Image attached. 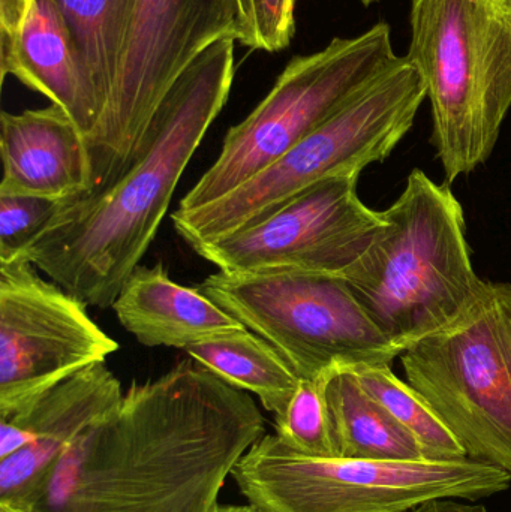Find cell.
<instances>
[{
  "label": "cell",
  "mask_w": 511,
  "mask_h": 512,
  "mask_svg": "<svg viewBox=\"0 0 511 512\" xmlns=\"http://www.w3.org/2000/svg\"><path fill=\"white\" fill-rule=\"evenodd\" d=\"M0 195L69 201L92 189L86 135L57 105L0 116Z\"/></svg>",
  "instance_id": "obj_14"
},
{
  "label": "cell",
  "mask_w": 511,
  "mask_h": 512,
  "mask_svg": "<svg viewBox=\"0 0 511 512\" xmlns=\"http://www.w3.org/2000/svg\"><path fill=\"white\" fill-rule=\"evenodd\" d=\"M426 98L419 71L399 56L332 119L257 177L209 206L177 209L171 215L176 233L195 251L261 221L318 183L359 177L401 143Z\"/></svg>",
  "instance_id": "obj_5"
},
{
  "label": "cell",
  "mask_w": 511,
  "mask_h": 512,
  "mask_svg": "<svg viewBox=\"0 0 511 512\" xmlns=\"http://www.w3.org/2000/svg\"><path fill=\"white\" fill-rule=\"evenodd\" d=\"M407 59L447 185L485 164L511 110V0H411Z\"/></svg>",
  "instance_id": "obj_4"
},
{
  "label": "cell",
  "mask_w": 511,
  "mask_h": 512,
  "mask_svg": "<svg viewBox=\"0 0 511 512\" xmlns=\"http://www.w3.org/2000/svg\"><path fill=\"white\" fill-rule=\"evenodd\" d=\"M236 39H219L177 78L137 161L113 185L63 201L21 258L86 306L113 307L167 215L174 191L234 80Z\"/></svg>",
  "instance_id": "obj_2"
},
{
  "label": "cell",
  "mask_w": 511,
  "mask_h": 512,
  "mask_svg": "<svg viewBox=\"0 0 511 512\" xmlns=\"http://www.w3.org/2000/svg\"><path fill=\"white\" fill-rule=\"evenodd\" d=\"M197 288L267 340L300 379L392 366L402 355L339 274L218 271Z\"/></svg>",
  "instance_id": "obj_8"
},
{
  "label": "cell",
  "mask_w": 511,
  "mask_h": 512,
  "mask_svg": "<svg viewBox=\"0 0 511 512\" xmlns=\"http://www.w3.org/2000/svg\"><path fill=\"white\" fill-rule=\"evenodd\" d=\"M0 512H21V511L15 510V508L6 507V505H0Z\"/></svg>",
  "instance_id": "obj_27"
},
{
  "label": "cell",
  "mask_w": 511,
  "mask_h": 512,
  "mask_svg": "<svg viewBox=\"0 0 511 512\" xmlns=\"http://www.w3.org/2000/svg\"><path fill=\"white\" fill-rule=\"evenodd\" d=\"M33 0H0V72L14 57L18 38Z\"/></svg>",
  "instance_id": "obj_24"
},
{
  "label": "cell",
  "mask_w": 511,
  "mask_h": 512,
  "mask_svg": "<svg viewBox=\"0 0 511 512\" xmlns=\"http://www.w3.org/2000/svg\"><path fill=\"white\" fill-rule=\"evenodd\" d=\"M239 33L237 0H137L116 92L87 138L89 194L113 185L137 161L156 111L183 71L219 39L239 41Z\"/></svg>",
  "instance_id": "obj_10"
},
{
  "label": "cell",
  "mask_w": 511,
  "mask_h": 512,
  "mask_svg": "<svg viewBox=\"0 0 511 512\" xmlns=\"http://www.w3.org/2000/svg\"><path fill=\"white\" fill-rule=\"evenodd\" d=\"M407 382L468 457L511 477V285L485 282L449 327L401 355Z\"/></svg>",
  "instance_id": "obj_9"
},
{
  "label": "cell",
  "mask_w": 511,
  "mask_h": 512,
  "mask_svg": "<svg viewBox=\"0 0 511 512\" xmlns=\"http://www.w3.org/2000/svg\"><path fill=\"white\" fill-rule=\"evenodd\" d=\"M102 105L116 92L128 51L137 0H54Z\"/></svg>",
  "instance_id": "obj_19"
},
{
  "label": "cell",
  "mask_w": 511,
  "mask_h": 512,
  "mask_svg": "<svg viewBox=\"0 0 511 512\" xmlns=\"http://www.w3.org/2000/svg\"><path fill=\"white\" fill-rule=\"evenodd\" d=\"M365 6L372 5V3L377 2V0H360Z\"/></svg>",
  "instance_id": "obj_28"
},
{
  "label": "cell",
  "mask_w": 511,
  "mask_h": 512,
  "mask_svg": "<svg viewBox=\"0 0 511 512\" xmlns=\"http://www.w3.org/2000/svg\"><path fill=\"white\" fill-rule=\"evenodd\" d=\"M8 75L62 108L86 140L98 128L101 101L54 0H33L2 83Z\"/></svg>",
  "instance_id": "obj_15"
},
{
  "label": "cell",
  "mask_w": 511,
  "mask_h": 512,
  "mask_svg": "<svg viewBox=\"0 0 511 512\" xmlns=\"http://www.w3.org/2000/svg\"><path fill=\"white\" fill-rule=\"evenodd\" d=\"M185 351L228 384L255 394L275 418L285 414L302 381L267 340L248 328L209 337Z\"/></svg>",
  "instance_id": "obj_18"
},
{
  "label": "cell",
  "mask_w": 511,
  "mask_h": 512,
  "mask_svg": "<svg viewBox=\"0 0 511 512\" xmlns=\"http://www.w3.org/2000/svg\"><path fill=\"white\" fill-rule=\"evenodd\" d=\"M332 372L302 379L285 414L275 418L276 435L297 453L309 457H336L326 397L327 381Z\"/></svg>",
  "instance_id": "obj_21"
},
{
  "label": "cell",
  "mask_w": 511,
  "mask_h": 512,
  "mask_svg": "<svg viewBox=\"0 0 511 512\" xmlns=\"http://www.w3.org/2000/svg\"><path fill=\"white\" fill-rule=\"evenodd\" d=\"M381 219L368 248L339 276L404 352L453 324L485 280L474 271L464 209L449 185L413 170Z\"/></svg>",
  "instance_id": "obj_3"
},
{
  "label": "cell",
  "mask_w": 511,
  "mask_h": 512,
  "mask_svg": "<svg viewBox=\"0 0 511 512\" xmlns=\"http://www.w3.org/2000/svg\"><path fill=\"white\" fill-rule=\"evenodd\" d=\"M353 372L362 387L416 438L425 460L467 459V451L455 433L408 382L393 373L392 366L363 367Z\"/></svg>",
  "instance_id": "obj_20"
},
{
  "label": "cell",
  "mask_w": 511,
  "mask_h": 512,
  "mask_svg": "<svg viewBox=\"0 0 511 512\" xmlns=\"http://www.w3.org/2000/svg\"><path fill=\"white\" fill-rule=\"evenodd\" d=\"M398 57L386 23L354 38H335L317 53L293 57L266 98L227 132L218 158L183 197L179 210L209 206L257 177L332 119Z\"/></svg>",
  "instance_id": "obj_7"
},
{
  "label": "cell",
  "mask_w": 511,
  "mask_h": 512,
  "mask_svg": "<svg viewBox=\"0 0 511 512\" xmlns=\"http://www.w3.org/2000/svg\"><path fill=\"white\" fill-rule=\"evenodd\" d=\"M359 177L306 189L261 221L195 249L225 273L341 274L363 254L381 212L357 194Z\"/></svg>",
  "instance_id": "obj_12"
},
{
  "label": "cell",
  "mask_w": 511,
  "mask_h": 512,
  "mask_svg": "<svg viewBox=\"0 0 511 512\" xmlns=\"http://www.w3.org/2000/svg\"><path fill=\"white\" fill-rule=\"evenodd\" d=\"M213 512H264L257 505H218Z\"/></svg>",
  "instance_id": "obj_26"
},
{
  "label": "cell",
  "mask_w": 511,
  "mask_h": 512,
  "mask_svg": "<svg viewBox=\"0 0 511 512\" xmlns=\"http://www.w3.org/2000/svg\"><path fill=\"white\" fill-rule=\"evenodd\" d=\"M408 512H489L488 508L462 499H435Z\"/></svg>",
  "instance_id": "obj_25"
},
{
  "label": "cell",
  "mask_w": 511,
  "mask_h": 512,
  "mask_svg": "<svg viewBox=\"0 0 511 512\" xmlns=\"http://www.w3.org/2000/svg\"><path fill=\"white\" fill-rule=\"evenodd\" d=\"M117 319L141 345L186 349L243 327L198 288L174 282L164 265H138L113 304Z\"/></svg>",
  "instance_id": "obj_16"
},
{
  "label": "cell",
  "mask_w": 511,
  "mask_h": 512,
  "mask_svg": "<svg viewBox=\"0 0 511 512\" xmlns=\"http://www.w3.org/2000/svg\"><path fill=\"white\" fill-rule=\"evenodd\" d=\"M326 397L336 457L425 460L416 438L362 387L353 370H333Z\"/></svg>",
  "instance_id": "obj_17"
},
{
  "label": "cell",
  "mask_w": 511,
  "mask_h": 512,
  "mask_svg": "<svg viewBox=\"0 0 511 512\" xmlns=\"http://www.w3.org/2000/svg\"><path fill=\"white\" fill-rule=\"evenodd\" d=\"M264 435L251 394L189 358L134 382L17 510L213 512L234 466Z\"/></svg>",
  "instance_id": "obj_1"
},
{
  "label": "cell",
  "mask_w": 511,
  "mask_h": 512,
  "mask_svg": "<svg viewBox=\"0 0 511 512\" xmlns=\"http://www.w3.org/2000/svg\"><path fill=\"white\" fill-rule=\"evenodd\" d=\"M63 201L0 195V262L21 258L47 230Z\"/></svg>",
  "instance_id": "obj_22"
},
{
  "label": "cell",
  "mask_w": 511,
  "mask_h": 512,
  "mask_svg": "<svg viewBox=\"0 0 511 512\" xmlns=\"http://www.w3.org/2000/svg\"><path fill=\"white\" fill-rule=\"evenodd\" d=\"M239 41L251 50H285L296 33L297 0H237Z\"/></svg>",
  "instance_id": "obj_23"
},
{
  "label": "cell",
  "mask_w": 511,
  "mask_h": 512,
  "mask_svg": "<svg viewBox=\"0 0 511 512\" xmlns=\"http://www.w3.org/2000/svg\"><path fill=\"white\" fill-rule=\"evenodd\" d=\"M264 512H408L435 499L477 502L506 492L511 477L491 463L309 457L278 435L258 439L231 472Z\"/></svg>",
  "instance_id": "obj_6"
},
{
  "label": "cell",
  "mask_w": 511,
  "mask_h": 512,
  "mask_svg": "<svg viewBox=\"0 0 511 512\" xmlns=\"http://www.w3.org/2000/svg\"><path fill=\"white\" fill-rule=\"evenodd\" d=\"M36 270L0 262V417L119 349L86 304Z\"/></svg>",
  "instance_id": "obj_11"
},
{
  "label": "cell",
  "mask_w": 511,
  "mask_h": 512,
  "mask_svg": "<svg viewBox=\"0 0 511 512\" xmlns=\"http://www.w3.org/2000/svg\"><path fill=\"white\" fill-rule=\"evenodd\" d=\"M105 363L87 367L0 417V505L17 510L68 445L122 400Z\"/></svg>",
  "instance_id": "obj_13"
}]
</instances>
